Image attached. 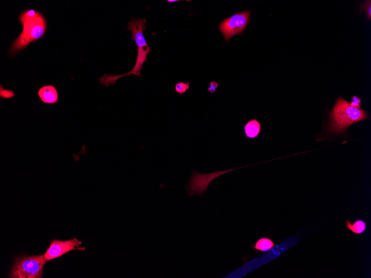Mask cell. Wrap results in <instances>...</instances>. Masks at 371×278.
Segmentation results:
<instances>
[{
  "mask_svg": "<svg viewBox=\"0 0 371 278\" xmlns=\"http://www.w3.org/2000/svg\"><path fill=\"white\" fill-rule=\"evenodd\" d=\"M146 23L147 21L145 18L136 19L135 18H133L128 23L127 29L131 32V40L135 42L138 47L136 61L132 69L123 75L114 76L112 74H104L98 79L100 84L108 87L110 85H114L117 80L125 76L135 75L141 77L144 64L147 61L148 54L152 51L151 47L148 46L144 35V31L146 29Z\"/></svg>",
  "mask_w": 371,
  "mask_h": 278,
  "instance_id": "obj_1",
  "label": "cell"
},
{
  "mask_svg": "<svg viewBox=\"0 0 371 278\" xmlns=\"http://www.w3.org/2000/svg\"><path fill=\"white\" fill-rule=\"evenodd\" d=\"M23 26L22 31L10 48L9 55L15 56L25 49L32 42L38 41L45 35L47 23L41 12L29 10L22 12L19 17Z\"/></svg>",
  "mask_w": 371,
  "mask_h": 278,
  "instance_id": "obj_2",
  "label": "cell"
},
{
  "mask_svg": "<svg viewBox=\"0 0 371 278\" xmlns=\"http://www.w3.org/2000/svg\"><path fill=\"white\" fill-rule=\"evenodd\" d=\"M368 119V115L365 110L353 107L339 97L330 112V122L326 131L330 135L343 134L350 125Z\"/></svg>",
  "mask_w": 371,
  "mask_h": 278,
  "instance_id": "obj_3",
  "label": "cell"
},
{
  "mask_svg": "<svg viewBox=\"0 0 371 278\" xmlns=\"http://www.w3.org/2000/svg\"><path fill=\"white\" fill-rule=\"evenodd\" d=\"M46 262L44 255L18 257L14 261L9 278H41Z\"/></svg>",
  "mask_w": 371,
  "mask_h": 278,
  "instance_id": "obj_4",
  "label": "cell"
},
{
  "mask_svg": "<svg viewBox=\"0 0 371 278\" xmlns=\"http://www.w3.org/2000/svg\"><path fill=\"white\" fill-rule=\"evenodd\" d=\"M251 14L250 11L237 13L219 24V30L226 41L228 42L233 36L243 33L248 25Z\"/></svg>",
  "mask_w": 371,
  "mask_h": 278,
  "instance_id": "obj_5",
  "label": "cell"
},
{
  "mask_svg": "<svg viewBox=\"0 0 371 278\" xmlns=\"http://www.w3.org/2000/svg\"><path fill=\"white\" fill-rule=\"evenodd\" d=\"M235 170L236 169H231L227 171L215 172L208 173V174H201L195 170H193L188 184L186 185L187 195L193 196L198 194L201 198H203V195L207 192L208 185L212 181L225 173Z\"/></svg>",
  "mask_w": 371,
  "mask_h": 278,
  "instance_id": "obj_6",
  "label": "cell"
},
{
  "mask_svg": "<svg viewBox=\"0 0 371 278\" xmlns=\"http://www.w3.org/2000/svg\"><path fill=\"white\" fill-rule=\"evenodd\" d=\"M82 242L76 238L64 241L53 240L51 241L50 246L44 254V257L48 261L57 258L74 250H84V248H79Z\"/></svg>",
  "mask_w": 371,
  "mask_h": 278,
  "instance_id": "obj_7",
  "label": "cell"
},
{
  "mask_svg": "<svg viewBox=\"0 0 371 278\" xmlns=\"http://www.w3.org/2000/svg\"><path fill=\"white\" fill-rule=\"evenodd\" d=\"M37 94L41 101L45 104H53L59 101L58 92L54 86H43L39 88Z\"/></svg>",
  "mask_w": 371,
  "mask_h": 278,
  "instance_id": "obj_8",
  "label": "cell"
},
{
  "mask_svg": "<svg viewBox=\"0 0 371 278\" xmlns=\"http://www.w3.org/2000/svg\"><path fill=\"white\" fill-rule=\"evenodd\" d=\"M245 136L248 139H255L257 138L261 131V124L256 119H252L245 125Z\"/></svg>",
  "mask_w": 371,
  "mask_h": 278,
  "instance_id": "obj_9",
  "label": "cell"
},
{
  "mask_svg": "<svg viewBox=\"0 0 371 278\" xmlns=\"http://www.w3.org/2000/svg\"><path fill=\"white\" fill-rule=\"evenodd\" d=\"M275 246V242L272 239L267 237H263L258 240L251 248L261 252H267Z\"/></svg>",
  "mask_w": 371,
  "mask_h": 278,
  "instance_id": "obj_10",
  "label": "cell"
},
{
  "mask_svg": "<svg viewBox=\"0 0 371 278\" xmlns=\"http://www.w3.org/2000/svg\"><path fill=\"white\" fill-rule=\"evenodd\" d=\"M346 228L356 235H360L366 231V223L362 220H357L353 223L350 220H346Z\"/></svg>",
  "mask_w": 371,
  "mask_h": 278,
  "instance_id": "obj_11",
  "label": "cell"
},
{
  "mask_svg": "<svg viewBox=\"0 0 371 278\" xmlns=\"http://www.w3.org/2000/svg\"><path fill=\"white\" fill-rule=\"evenodd\" d=\"M189 88V83L179 82L175 85V90L177 93L181 95H183Z\"/></svg>",
  "mask_w": 371,
  "mask_h": 278,
  "instance_id": "obj_12",
  "label": "cell"
},
{
  "mask_svg": "<svg viewBox=\"0 0 371 278\" xmlns=\"http://www.w3.org/2000/svg\"><path fill=\"white\" fill-rule=\"evenodd\" d=\"M362 10L366 12L367 18L368 20H371V2L370 1H366L364 3H362Z\"/></svg>",
  "mask_w": 371,
  "mask_h": 278,
  "instance_id": "obj_13",
  "label": "cell"
},
{
  "mask_svg": "<svg viewBox=\"0 0 371 278\" xmlns=\"http://www.w3.org/2000/svg\"><path fill=\"white\" fill-rule=\"evenodd\" d=\"M350 106L356 108H361L360 104L361 103V100L360 98H359L358 96H354L352 99L351 102L350 103Z\"/></svg>",
  "mask_w": 371,
  "mask_h": 278,
  "instance_id": "obj_14",
  "label": "cell"
},
{
  "mask_svg": "<svg viewBox=\"0 0 371 278\" xmlns=\"http://www.w3.org/2000/svg\"><path fill=\"white\" fill-rule=\"evenodd\" d=\"M218 87H219V83L215 81H212L210 83V86L208 88V92L211 94H214Z\"/></svg>",
  "mask_w": 371,
  "mask_h": 278,
  "instance_id": "obj_15",
  "label": "cell"
},
{
  "mask_svg": "<svg viewBox=\"0 0 371 278\" xmlns=\"http://www.w3.org/2000/svg\"><path fill=\"white\" fill-rule=\"evenodd\" d=\"M1 91L6 93V94L1 95V96L2 98L7 99V98H11L12 97L15 96V94L13 91H7L5 90H1Z\"/></svg>",
  "mask_w": 371,
  "mask_h": 278,
  "instance_id": "obj_16",
  "label": "cell"
}]
</instances>
